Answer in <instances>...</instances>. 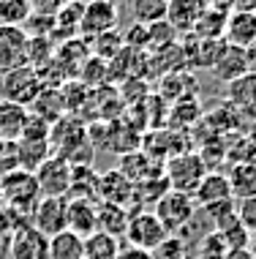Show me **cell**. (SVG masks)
Here are the masks:
<instances>
[{"instance_id": "obj_37", "label": "cell", "mask_w": 256, "mask_h": 259, "mask_svg": "<svg viewBox=\"0 0 256 259\" xmlns=\"http://www.w3.org/2000/svg\"><path fill=\"white\" fill-rule=\"evenodd\" d=\"M207 6H213V9H218V11H226L229 14L234 9V0H207Z\"/></svg>"}, {"instance_id": "obj_33", "label": "cell", "mask_w": 256, "mask_h": 259, "mask_svg": "<svg viewBox=\"0 0 256 259\" xmlns=\"http://www.w3.org/2000/svg\"><path fill=\"white\" fill-rule=\"evenodd\" d=\"M71 0H30V9H36L41 14H46V17H55L63 6H68Z\"/></svg>"}, {"instance_id": "obj_36", "label": "cell", "mask_w": 256, "mask_h": 259, "mask_svg": "<svg viewBox=\"0 0 256 259\" xmlns=\"http://www.w3.org/2000/svg\"><path fill=\"white\" fill-rule=\"evenodd\" d=\"M224 259H253V254L248 248H229Z\"/></svg>"}, {"instance_id": "obj_28", "label": "cell", "mask_w": 256, "mask_h": 259, "mask_svg": "<svg viewBox=\"0 0 256 259\" xmlns=\"http://www.w3.org/2000/svg\"><path fill=\"white\" fill-rule=\"evenodd\" d=\"M93 47H95V55L104 60V58H115L117 52L126 47V41L117 30H109V33H101V36L93 38Z\"/></svg>"}, {"instance_id": "obj_21", "label": "cell", "mask_w": 256, "mask_h": 259, "mask_svg": "<svg viewBox=\"0 0 256 259\" xmlns=\"http://www.w3.org/2000/svg\"><path fill=\"white\" fill-rule=\"evenodd\" d=\"M226 180H229L232 199H234V202L256 197V166H253V164L237 161V164L232 166V172L226 175Z\"/></svg>"}, {"instance_id": "obj_31", "label": "cell", "mask_w": 256, "mask_h": 259, "mask_svg": "<svg viewBox=\"0 0 256 259\" xmlns=\"http://www.w3.org/2000/svg\"><path fill=\"white\" fill-rule=\"evenodd\" d=\"M221 237H224V243L229 248H248V243H251V232L243 227V224H232L229 229H224V232H218Z\"/></svg>"}, {"instance_id": "obj_39", "label": "cell", "mask_w": 256, "mask_h": 259, "mask_svg": "<svg viewBox=\"0 0 256 259\" xmlns=\"http://www.w3.org/2000/svg\"><path fill=\"white\" fill-rule=\"evenodd\" d=\"M248 251L253 254V259H256V232L251 235V243H248Z\"/></svg>"}, {"instance_id": "obj_26", "label": "cell", "mask_w": 256, "mask_h": 259, "mask_svg": "<svg viewBox=\"0 0 256 259\" xmlns=\"http://www.w3.org/2000/svg\"><path fill=\"white\" fill-rule=\"evenodd\" d=\"M33 14L30 0H0V22L6 27H17L19 22H27Z\"/></svg>"}, {"instance_id": "obj_7", "label": "cell", "mask_w": 256, "mask_h": 259, "mask_svg": "<svg viewBox=\"0 0 256 259\" xmlns=\"http://www.w3.org/2000/svg\"><path fill=\"white\" fill-rule=\"evenodd\" d=\"M117 6L109 3V0H87L85 9H82V19H79V33L82 36H101V33H109L117 27Z\"/></svg>"}, {"instance_id": "obj_27", "label": "cell", "mask_w": 256, "mask_h": 259, "mask_svg": "<svg viewBox=\"0 0 256 259\" xmlns=\"http://www.w3.org/2000/svg\"><path fill=\"white\" fill-rule=\"evenodd\" d=\"M177 41V33L172 30V25L167 22V19H161V22H153L147 25V47L150 50H164V47L175 44Z\"/></svg>"}, {"instance_id": "obj_11", "label": "cell", "mask_w": 256, "mask_h": 259, "mask_svg": "<svg viewBox=\"0 0 256 259\" xmlns=\"http://www.w3.org/2000/svg\"><path fill=\"white\" fill-rule=\"evenodd\" d=\"M207 0H169L167 3V22L177 36H191L199 14L204 11Z\"/></svg>"}, {"instance_id": "obj_35", "label": "cell", "mask_w": 256, "mask_h": 259, "mask_svg": "<svg viewBox=\"0 0 256 259\" xmlns=\"http://www.w3.org/2000/svg\"><path fill=\"white\" fill-rule=\"evenodd\" d=\"M232 11H248L256 14V0H234V9Z\"/></svg>"}, {"instance_id": "obj_15", "label": "cell", "mask_w": 256, "mask_h": 259, "mask_svg": "<svg viewBox=\"0 0 256 259\" xmlns=\"http://www.w3.org/2000/svg\"><path fill=\"white\" fill-rule=\"evenodd\" d=\"M128 219H131L128 207L109 205V202H95V227H98V232L112 235L120 240V237L126 235Z\"/></svg>"}, {"instance_id": "obj_3", "label": "cell", "mask_w": 256, "mask_h": 259, "mask_svg": "<svg viewBox=\"0 0 256 259\" xmlns=\"http://www.w3.org/2000/svg\"><path fill=\"white\" fill-rule=\"evenodd\" d=\"M123 237L128 240L131 248H142V251H150V254H153V251L169 237V232L164 229V224L156 219L153 210H136V213H131Z\"/></svg>"}, {"instance_id": "obj_4", "label": "cell", "mask_w": 256, "mask_h": 259, "mask_svg": "<svg viewBox=\"0 0 256 259\" xmlns=\"http://www.w3.org/2000/svg\"><path fill=\"white\" fill-rule=\"evenodd\" d=\"M153 213H156V219L164 224V229H167L169 235H175L177 229L188 227L191 219L196 215V202H193V197H188V194H180V191H172L169 188V191L158 199Z\"/></svg>"}, {"instance_id": "obj_25", "label": "cell", "mask_w": 256, "mask_h": 259, "mask_svg": "<svg viewBox=\"0 0 256 259\" xmlns=\"http://www.w3.org/2000/svg\"><path fill=\"white\" fill-rule=\"evenodd\" d=\"M120 254V240L112 235L93 232L85 237V259H117Z\"/></svg>"}, {"instance_id": "obj_20", "label": "cell", "mask_w": 256, "mask_h": 259, "mask_svg": "<svg viewBox=\"0 0 256 259\" xmlns=\"http://www.w3.org/2000/svg\"><path fill=\"white\" fill-rule=\"evenodd\" d=\"M226 19H229L226 11H218V9H213V6H204V11L199 14L191 36H196L202 41H221L224 33H226Z\"/></svg>"}, {"instance_id": "obj_6", "label": "cell", "mask_w": 256, "mask_h": 259, "mask_svg": "<svg viewBox=\"0 0 256 259\" xmlns=\"http://www.w3.org/2000/svg\"><path fill=\"white\" fill-rule=\"evenodd\" d=\"M9 259H49V237L30 227V221L19 224L9 240Z\"/></svg>"}, {"instance_id": "obj_14", "label": "cell", "mask_w": 256, "mask_h": 259, "mask_svg": "<svg viewBox=\"0 0 256 259\" xmlns=\"http://www.w3.org/2000/svg\"><path fill=\"white\" fill-rule=\"evenodd\" d=\"M226 96L234 109H240L245 117H256V74L248 71L226 85Z\"/></svg>"}, {"instance_id": "obj_9", "label": "cell", "mask_w": 256, "mask_h": 259, "mask_svg": "<svg viewBox=\"0 0 256 259\" xmlns=\"http://www.w3.org/2000/svg\"><path fill=\"white\" fill-rule=\"evenodd\" d=\"M27 221H30V227H36L38 232L46 235V237L63 232V229H66V199L41 197L38 205L30 210Z\"/></svg>"}, {"instance_id": "obj_24", "label": "cell", "mask_w": 256, "mask_h": 259, "mask_svg": "<svg viewBox=\"0 0 256 259\" xmlns=\"http://www.w3.org/2000/svg\"><path fill=\"white\" fill-rule=\"evenodd\" d=\"M169 191V183H167V178H150V180H142V183H134V205H139V207H150V205H158V199L164 197V194Z\"/></svg>"}, {"instance_id": "obj_29", "label": "cell", "mask_w": 256, "mask_h": 259, "mask_svg": "<svg viewBox=\"0 0 256 259\" xmlns=\"http://www.w3.org/2000/svg\"><path fill=\"white\" fill-rule=\"evenodd\" d=\"M226 251H229V246L224 243V237L218 232H210V235L202 237V243H199L196 259H224Z\"/></svg>"}, {"instance_id": "obj_23", "label": "cell", "mask_w": 256, "mask_h": 259, "mask_svg": "<svg viewBox=\"0 0 256 259\" xmlns=\"http://www.w3.org/2000/svg\"><path fill=\"white\" fill-rule=\"evenodd\" d=\"M167 3L169 0H126V9L136 25H153L167 19Z\"/></svg>"}, {"instance_id": "obj_5", "label": "cell", "mask_w": 256, "mask_h": 259, "mask_svg": "<svg viewBox=\"0 0 256 259\" xmlns=\"http://www.w3.org/2000/svg\"><path fill=\"white\" fill-rule=\"evenodd\" d=\"M36 183H38V191L41 197H58V199H66L68 191H71V178H74V166L63 161L60 156H49L44 164L38 166L36 172Z\"/></svg>"}, {"instance_id": "obj_10", "label": "cell", "mask_w": 256, "mask_h": 259, "mask_svg": "<svg viewBox=\"0 0 256 259\" xmlns=\"http://www.w3.org/2000/svg\"><path fill=\"white\" fill-rule=\"evenodd\" d=\"M134 199V183L123 175L120 169L104 172L95 180V202H109V205L126 207Z\"/></svg>"}, {"instance_id": "obj_40", "label": "cell", "mask_w": 256, "mask_h": 259, "mask_svg": "<svg viewBox=\"0 0 256 259\" xmlns=\"http://www.w3.org/2000/svg\"><path fill=\"white\" fill-rule=\"evenodd\" d=\"M109 3H115V0H109Z\"/></svg>"}, {"instance_id": "obj_16", "label": "cell", "mask_w": 256, "mask_h": 259, "mask_svg": "<svg viewBox=\"0 0 256 259\" xmlns=\"http://www.w3.org/2000/svg\"><path fill=\"white\" fill-rule=\"evenodd\" d=\"M232 199V188H229V180L226 175L221 172H207L202 178L199 188L193 191V202L199 207H210V205H218V202H226Z\"/></svg>"}, {"instance_id": "obj_2", "label": "cell", "mask_w": 256, "mask_h": 259, "mask_svg": "<svg viewBox=\"0 0 256 259\" xmlns=\"http://www.w3.org/2000/svg\"><path fill=\"white\" fill-rule=\"evenodd\" d=\"M207 175V166H204V158L196 156V153H180V156H172L164 166V178L172 191H180V194H188L193 197V191L199 188L202 178Z\"/></svg>"}, {"instance_id": "obj_32", "label": "cell", "mask_w": 256, "mask_h": 259, "mask_svg": "<svg viewBox=\"0 0 256 259\" xmlns=\"http://www.w3.org/2000/svg\"><path fill=\"white\" fill-rule=\"evenodd\" d=\"M237 219H240V224H243L251 235L256 232V197L237 202Z\"/></svg>"}, {"instance_id": "obj_12", "label": "cell", "mask_w": 256, "mask_h": 259, "mask_svg": "<svg viewBox=\"0 0 256 259\" xmlns=\"http://www.w3.org/2000/svg\"><path fill=\"white\" fill-rule=\"evenodd\" d=\"M66 229L79 237H90L98 232L95 227V202L93 199H66Z\"/></svg>"}, {"instance_id": "obj_8", "label": "cell", "mask_w": 256, "mask_h": 259, "mask_svg": "<svg viewBox=\"0 0 256 259\" xmlns=\"http://www.w3.org/2000/svg\"><path fill=\"white\" fill-rule=\"evenodd\" d=\"M41 76L33 71L30 66H22V68H11L3 79V93H6V101H14V104H27L36 101V96L41 93Z\"/></svg>"}, {"instance_id": "obj_18", "label": "cell", "mask_w": 256, "mask_h": 259, "mask_svg": "<svg viewBox=\"0 0 256 259\" xmlns=\"http://www.w3.org/2000/svg\"><path fill=\"white\" fill-rule=\"evenodd\" d=\"M213 74L218 76V79H224L226 85L234 82L237 76L248 74V60H245V50H240V47H232L226 44L224 52H221L218 63L213 66Z\"/></svg>"}, {"instance_id": "obj_19", "label": "cell", "mask_w": 256, "mask_h": 259, "mask_svg": "<svg viewBox=\"0 0 256 259\" xmlns=\"http://www.w3.org/2000/svg\"><path fill=\"white\" fill-rule=\"evenodd\" d=\"M25 120H27V107L22 104H14V101H0V139L6 142H17L22 137V128H25Z\"/></svg>"}, {"instance_id": "obj_34", "label": "cell", "mask_w": 256, "mask_h": 259, "mask_svg": "<svg viewBox=\"0 0 256 259\" xmlns=\"http://www.w3.org/2000/svg\"><path fill=\"white\" fill-rule=\"evenodd\" d=\"M117 259H156L150 251H142V248H120V254H117Z\"/></svg>"}, {"instance_id": "obj_1", "label": "cell", "mask_w": 256, "mask_h": 259, "mask_svg": "<svg viewBox=\"0 0 256 259\" xmlns=\"http://www.w3.org/2000/svg\"><path fill=\"white\" fill-rule=\"evenodd\" d=\"M0 199L9 205V210H22L25 219L30 215V210L38 205L41 191L36 183V175L27 169H14L6 172L0 178Z\"/></svg>"}, {"instance_id": "obj_17", "label": "cell", "mask_w": 256, "mask_h": 259, "mask_svg": "<svg viewBox=\"0 0 256 259\" xmlns=\"http://www.w3.org/2000/svg\"><path fill=\"white\" fill-rule=\"evenodd\" d=\"M123 164H120V172L126 175L131 183H142V180H150V178H161L164 175V166H158L153 156L142 150H131L126 156H120Z\"/></svg>"}, {"instance_id": "obj_13", "label": "cell", "mask_w": 256, "mask_h": 259, "mask_svg": "<svg viewBox=\"0 0 256 259\" xmlns=\"http://www.w3.org/2000/svg\"><path fill=\"white\" fill-rule=\"evenodd\" d=\"M224 41L232 47H240V50H248L251 44H256V14L229 11Z\"/></svg>"}, {"instance_id": "obj_30", "label": "cell", "mask_w": 256, "mask_h": 259, "mask_svg": "<svg viewBox=\"0 0 256 259\" xmlns=\"http://www.w3.org/2000/svg\"><path fill=\"white\" fill-rule=\"evenodd\" d=\"M153 256H156V259H188L183 240H180V237H175V235H169L167 240H164L161 246L153 251Z\"/></svg>"}, {"instance_id": "obj_22", "label": "cell", "mask_w": 256, "mask_h": 259, "mask_svg": "<svg viewBox=\"0 0 256 259\" xmlns=\"http://www.w3.org/2000/svg\"><path fill=\"white\" fill-rule=\"evenodd\" d=\"M49 259H85V237L71 229L49 237Z\"/></svg>"}, {"instance_id": "obj_38", "label": "cell", "mask_w": 256, "mask_h": 259, "mask_svg": "<svg viewBox=\"0 0 256 259\" xmlns=\"http://www.w3.org/2000/svg\"><path fill=\"white\" fill-rule=\"evenodd\" d=\"M245 60H248V71L256 74V44H251V47L245 50Z\"/></svg>"}]
</instances>
